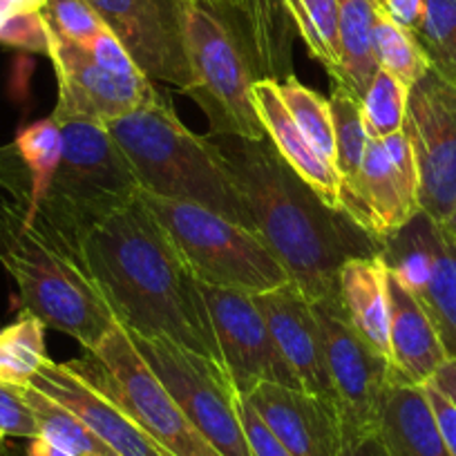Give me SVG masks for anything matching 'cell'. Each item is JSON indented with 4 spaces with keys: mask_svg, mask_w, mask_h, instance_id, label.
Returning <instances> with one entry per match:
<instances>
[{
    "mask_svg": "<svg viewBox=\"0 0 456 456\" xmlns=\"http://www.w3.org/2000/svg\"><path fill=\"white\" fill-rule=\"evenodd\" d=\"M238 411L253 456H293L291 452L280 443V438L266 428V423L260 419L256 407H253L251 403H248V398L242 396V394H240Z\"/></svg>",
    "mask_w": 456,
    "mask_h": 456,
    "instance_id": "obj_38",
    "label": "cell"
},
{
    "mask_svg": "<svg viewBox=\"0 0 456 456\" xmlns=\"http://www.w3.org/2000/svg\"><path fill=\"white\" fill-rule=\"evenodd\" d=\"M445 226H447V228H450L452 233H454V235H456V208H454V213H452V215H450V219H447V222H445Z\"/></svg>",
    "mask_w": 456,
    "mask_h": 456,
    "instance_id": "obj_45",
    "label": "cell"
},
{
    "mask_svg": "<svg viewBox=\"0 0 456 456\" xmlns=\"http://www.w3.org/2000/svg\"><path fill=\"white\" fill-rule=\"evenodd\" d=\"M29 385L72 411L119 456H173L110 398L81 379L68 362H54L47 358Z\"/></svg>",
    "mask_w": 456,
    "mask_h": 456,
    "instance_id": "obj_18",
    "label": "cell"
},
{
    "mask_svg": "<svg viewBox=\"0 0 456 456\" xmlns=\"http://www.w3.org/2000/svg\"><path fill=\"white\" fill-rule=\"evenodd\" d=\"M200 287L217 338L224 370L233 380L235 389L242 396H248L262 383L300 389L271 336L256 296L201 282Z\"/></svg>",
    "mask_w": 456,
    "mask_h": 456,
    "instance_id": "obj_13",
    "label": "cell"
},
{
    "mask_svg": "<svg viewBox=\"0 0 456 456\" xmlns=\"http://www.w3.org/2000/svg\"><path fill=\"white\" fill-rule=\"evenodd\" d=\"M387 262L383 253L349 257L338 273V300L358 336L380 356H389Z\"/></svg>",
    "mask_w": 456,
    "mask_h": 456,
    "instance_id": "obj_23",
    "label": "cell"
},
{
    "mask_svg": "<svg viewBox=\"0 0 456 456\" xmlns=\"http://www.w3.org/2000/svg\"><path fill=\"white\" fill-rule=\"evenodd\" d=\"M379 432L389 456H450L425 387L389 385Z\"/></svg>",
    "mask_w": 456,
    "mask_h": 456,
    "instance_id": "obj_24",
    "label": "cell"
},
{
    "mask_svg": "<svg viewBox=\"0 0 456 456\" xmlns=\"http://www.w3.org/2000/svg\"><path fill=\"white\" fill-rule=\"evenodd\" d=\"M278 86L289 112H291L296 124L302 128L305 137L318 151V155L336 168V137H333V119L329 99H324L318 92L300 83L296 74L278 81Z\"/></svg>",
    "mask_w": 456,
    "mask_h": 456,
    "instance_id": "obj_32",
    "label": "cell"
},
{
    "mask_svg": "<svg viewBox=\"0 0 456 456\" xmlns=\"http://www.w3.org/2000/svg\"><path fill=\"white\" fill-rule=\"evenodd\" d=\"M429 383L436 385V387L456 405V358H447Z\"/></svg>",
    "mask_w": 456,
    "mask_h": 456,
    "instance_id": "obj_42",
    "label": "cell"
},
{
    "mask_svg": "<svg viewBox=\"0 0 456 456\" xmlns=\"http://www.w3.org/2000/svg\"><path fill=\"white\" fill-rule=\"evenodd\" d=\"M338 210L383 247L420 213L419 191L394 168L380 139H370L361 170L340 179Z\"/></svg>",
    "mask_w": 456,
    "mask_h": 456,
    "instance_id": "obj_16",
    "label": "cell"
},
{
    "mask_svg": "<svg viewBox=\"0 0 456 456\" xmlns=\"http://www.w3.org/2000/svg\"><path fill=\"white\" fill-rule=\"evenodd\" d=\"M380 253L432 320L447 358H456V235L419 213Z\"/></svg>",
    "mask_w": 456,
    "mask_h": 456,
    "instance_id": "obj_12",
    "label": "cell"
},
{
    "mask_svg": "<svg viewBox=\"0 0 456 456\" xmlns=\"http://www.w3.org/2000/svg\"><path fill=\"white\" fill-rule=\"evenodd\" d=\"M52 117L63 133V159L41 204L25 215L83 244L96 224L137 200L142 188L133 166L105 126L74 117Z\"/></svg>",
    "mask_w": 456,
    "mask_h": 456,
    "instance_id": "obj_5",
    "label": "cell"
},
{
    "mask_svg": "<svg viewBox=\"0 0 456 456\" xmlns=\"http://www.w3.org/2000/svg\"><path fill=\"white\" fill-rule=\"evenodd\" d=\"M389 16L410 32H416L425 16V0H380Z\"/></svg>",
    "mask_w": 456,
    "mask_h": 456,
    "instance_id": "obj_40",
    "label": "cell"
},
{
    "mask_svg": "<svg viewBox=\"0 0 456 456\" xmlns=\"http://www.w3.org/2000/svg\"><path fill=\"white\" fill-rule=\"evenodd\" d=\"M329 105H331L333 137H336V170L340 179L354 177L361 170L370 146L361 96L354 94L347 86L331 81Z\"/></svg>",
    "mask_w": 456,
    "mask_h": 456,
    "instance_id": "obj_31",
    "label": "cell"
},
{
    "mask_svg": "<svg viewBox=\"0 0 456 456\" xmlns=\"http://www.w3.org/2000/svg\"><path fill=\"white\" fill-rule=\"evenodd\" d=\"M340 456H389L387 447H385L380 432H365L356 434V436L342 438Z\"/></svg>",
    "mask_w": 456,
    "mask_h": 456,
    "instance_id": "obj_41",
    "label": "cell"
},
{
    "mask_svg": "<svg viewBox=\"0 0 456 456\" xmlns=\"http://www.w3.org/2000/svg\"><path fill=\"white\" fill-rule=\"evenodd\" d=\"M0 265L19 289L25 314L94 349L117 324L81 244L14 200H0Z\"/></svg>",
    "mask_w": 456,
    "mask_h": 456,
    "instance_id": "obj_3",
    "label": "cell"
},
{
    "mask_svg": "<svg viewBox=\"0 0 456 456\" xmlns=\"http://www.w3.org/2000/svg\"><path fill=\"white\" fill-rule=\"evenodd\" d=\"M0 432L16 438L38 436L37 419L25 403L20 387L14 385L0 383Z\"/></svg>",
    "mask_w": 456,
    "mask_h": 456,
    "instance_id": "obj_37",
    "label": "cell"
},
{
    "mask_svg": "<svg viewBox=\"0 0 456 456\" xmlns=\"http://www.w3.org/2000/svg\"><path fill=\"white\" fill-rule=\"evenodd\" d=\"M45 324L23 314L14 324L0 329V383L23 387L47 361Z\"/></svg>",
    "mask_w": 456,
    "mask_h": 456,
    "instance_id": "obj_29",
    "label": "cell"
},
{
    "mask_svg": "<svg viewBox=\"0 0 456 456\" xmlns=\"http://www.w3.org/2000/svg\"><path fill=\"white\" fill-rule=\"evenodd\" d=\"M256 302L297 387L336 407L314 302L296 282L257 293Z\"/></svg>",
    "mask_w": 456,
    "mask_h": 456,
    "instance_id": "obj_17",
    "label": "cell"
},
{
    "mask_svg": "<svg viewBox=\"0 0 456 456\" xmlns=\"http://www.w3.org/2000/svg\"><path fill=\"white\" fill-rule=\"evenodd\" d=\"M371 50H374L379 69H385L392 77H396L410 90L414 83H419L429 72V61L416 34L398 25L385 12L383 3L376 10L374 29H371Z\"/></svg>",
    "mask_w": 456,
    "mask_h": 456,
    "instance_id": "obj_28",
    "label": "cell"
},
{
    "mask_svg": "<svg viewBox=\"0 0 456 456\" xmlns=\"http://www.w3.org/2000/svg\"><path fill=\"white\" fill-rule=\"evenodd\" d=\"M0 43L16 50L50 52V25L43 12H25V14H10L5 23L0 25Z\"/></svg>",
    "mask_w": 456,
    "mask_h": 456,
    "instance_id": "obj_36",
    "label": "cell"
},
{
    "mask_svg": "<svg viewBox=\"0 0 456 456\" xmlns=\"http://www.w3.org/2000/svg\"><path fill=\"white\" fill-rule=\"evenodd\" d=\"M0 450H5V434L0 432Z\"/></svg>",
    "mask_w": 456,
    "mask_h": 456,
    "instance_id": "obj_47",
    "label": "cell"
},
{
    "mask_svg": "<svg viewBox=\"0 0 456 456\" xmlns=\"http://www.w3.org/2000/svg\"><path fill=\"white\" fill-rule=\"evenodd\" d=\"M289 14L297 37L309 47V54L322 63L329 77L340 74V29L336 0H287Z\"/></svg>",
    "mask_w": 456,
    "mask_h": 456,
    "instance_id": "obj_30",
    "label": "cell"
},
{
    "mask_svg": "<svg viewBox=\"0 0 456 456\" xmlns=\"http://www.w3.org/2000/svg\"><path fill=\"white\" fill-rule=\"evenodd\" d=\"M14 151L23 164L29 179L28 201L23 204L25 213H34L41 200L45 197L61 159H63V133L54 117H45L34 121L28 128L20 130L14 139Z\"/></svg>",
    "mask_w": 456,
    "mask_h": 456,
    "instance_id": "obj_26",
    "label": "cell"
},
{
    "mask_svg": "<svg viewBox=\"0 0 456 456\" xmlns=\"http://www.w3.org/2000/svg\"><path fill=\"white\" fill-rule=\"evenodd\" d=\"M25 403L32 410L38 425V436L47 438L68 456H119L108 443L101 441L86 423L77 419L69 410L52 401L32 385H23Z\"/></svg>",
    "mask_w": 456,
    "mask_h": 456,
    "instance_id": "obj_27",
    "label": "cell"
},
{
    "mask_svg": "<svg viewBox=\"0 0 456 456\" xmlns=\"http://www.w3.org/2000/svg\"><path fill=\"white\" fill-rule=\"evenodd\" d=\"M47 59L54 65L59 81V101L52 112L56 117H74L108 126L161 96L152 78L143 72L134 77L110 72L96 63L87 47L65 41L52 28Z\"/></svg>",
    "mask_w": 456,
    "mask_h": 456,
    "instance_id": "obj_14",
    "label": "cell"
},
{
    "mask_svg": "<svg viewBox=\"0 0 456 456\" xmlns=\"http://www.w3.org/2000/svg\"><path fill=\"white\" fill-rule=\"evenodd\" d=\"M338 29H340V74L333 83L347 86L354 94L362 96L379 63L371 50V29L380 0H336Z\"/></svg>",
    "mask_w": 456,
    "mask_h": 456,
    "instance_id": "obj_25",
    "label": "cell"
},
{
    "mask_svg": "<svg viewBox=\"0 0 456 456\" xmlns=\"http://www.w3.org/2000/svg\"><path fill=\"white\" fill-rule=\"evenodd\" d=\"M130 338L192 428L219 454L253 456L240 420V392L222 365L168 338H146L139 333H130Z\"/></svg>",
    "mask_w": 456,
    "mask_h": 456,
    "instance_id": "obj_9",
    "label": "cell"
},
{
    "mask_svg": "<svg viewBox=\"0 0 456 456\" xmlns=\"http://www.w3.org/2000/svg\"><path fill=\"white\" fill-rule=\"evenodd\" d=\"M152 81L191 90L182 25V0H87Z\"/></svg>",
    "mask_w": 456,
    "mask_h": 456,
    "instance_id": "obj_15",
    "label": "cell"
},
{
    "mask_svg": "<svg viewBox=\"0 0 456 456\" xmlns=\"http://www.w3.org/2000/svg\"><path fill=\"white\" fill-rule=\"evenodd\" d=\"M182 25L192 77L188 96L208 117L210 134L265 139L251 96L257 77L226 19L206 0H182Z\"/></svg>",
    "mask_w": 456,
    "mask_h": 456,
    "instance_id": "obj_8",
    "label": "cell"
},
{
    "mask_svg": "<svg viewBox=\"0 0 456 456\" xmlns=\"http://www.w3.org/2000/svg\"><path fill=\"white\" fill-rule=\"evenodd\" d=\"M43 16L61 38L90 47L103 32H108L87 0H47Z\"/></svg>",
    "mask_w": 456,
    "mask_h": 456,
    "instance_id": "obj_35",
    "label": "cell"
},
{
    "mask_svg": "<svg viewBox=\"0 0 456 456\" xmlns=\"http://www.w3.org/2000/svg\"><path fill=\"white\" fill-rule=\"evenodd\" d=\"M215 10L238 37L257 78L291 77L297 29L287 0H217Z\"/></svg>",
    "mask_w": 456,
    "mask_h": 456,
    "instance_id": "obj_20",
    "label": "cell"
},
{
    "mask_svg": "<svg viewBox=\"0 0 456 456\" xmlns=\"http://www.w3.org/2000/svg\"><path fill=\"white\" fill-rule=\"evenodd\" d=\"M206 3H210L213 7H217V0H206Z\"/></svg>",
    "mask_w": 456,
    "mask_h": 456,
    "instance_id": "obj_48",
    "label": "cell"
},
{
    "mask_svg": "<svg viewBox=\"0 0 456 456\" xmlns=\"http://www.w3.org/2000/svg\"><path fill=\"white\" fill-rule=\"evenodd\" d=\"M81 247L121 327L168 338L224 367L200 282L142 197L96 224Z\"/></svg>",
    "mask_w": 456,
    "mask_h": 456,
    "instance_id": "obj_1",
    "label": "cell"
},
{
    "mask_svg": "<svg viewBox=\"0 0 456 456\" xmlns=\"http://www.w3.org/2000/svg\"><path fill=\"white\" fill-rule=\"evenodd\" d=\"M247 398L293 456H340L342 425L331 403L278 383H262Z\"/></svg>",
    "mask_w": 456,
    "mask_h": 456,
    "instance_id": "obj_19",
    "label": "cell"
},
{
    "mask_svg": "<svg viewBox=\"0 0 456 456\" xmlns=\"http://www.w3.org/2000/svg\"><path fill=\"white\" fill-rule=\"evenodd\" d=\"M208 137L247 200L256 233L311 302L338 296V273L349 257L383 251L347 215L324 204L266 137Z\"/></svg>",
    "mask_w": 456,
    "mask_h": 456,
    "instance_id": "obj_2",
    "label": "cell"
},
{
    "mask_svg": "<svg viewBox=\"0 0 456 456\" xmlns=\"http://www.w3.org/2000/svg\"><path fill=\"white\" fill-rule=\"evenodd\" d=\"M105 128L124 151L143 192L192 201L256 231L219 148L210 137L192 133L164 96Z\"/></svg>",
    "mask_w": 456,
    "mask_h": 456,
    "instance_id": "obj_4",
    "label": "cell"
},
{
    "mask_svg": "<svg viewBox=\"0 0 456 456\" xmlns=\"http://www.w3.org/2000/svg\"><path fill=\"white\" fill-rule=\"evenodd\" d=\"M423 387L425 394H428L429 405H432L434 419H436L438 429H441V436L445 441L447 452H450V456H456V405L436 385L428 383Z\"/></svg>",
    "mask_w": 456,
    "mask_h": 456,
    "instance_id": "obj_39",
    "label": "cell"
},
{
    "mask_svg": "<svg viewBox=\"0 0 456 456\" xmlns=\"http://www.w3.org/2000/svg\"><path fill=\"white\" fill-rule=\"evenodd\" d=\"M0 456H10V454H5V450H0Z\"/></svg>",
    "mask_w": 456,
    "mask_h": 456,
    "instance_id": "obj_49",
    "label": "cell"
},
{
    "mask_svg": "<svg viewBox=\"0 0 456 456\" xmlns=\"http://www.w3.org/2000/svg\"><path fill=\"white\" fill-rule=\"evenodd\" d=\"M405 134L420 177V213L445 224L456 208V83L429 72L407 99Z\"/></svg>",
    "mask_w": 456,
    "mask_h": 456,
    "instance_id": "obj_11",
    "label": "cell"
},
{
    "mask_svg": "<svg viewBox=\"0 0 456 456\" xmlns=\"http://www.w3.org/2000/svg\"><path fill=\"white\" fill-rule=\"evenodd\" d=\"M314 309L340 416L342 438L376 432L385 394L392 385L387 358L358 336L342 311L338 296L314 302Z\"/></svg>",
    "mask_w": 456,
    "mask_h": 456,
    "instance_id": "obj_10",
    "label": "cell"
},
{
    "mask_svg": "<svg viewBox=\"0 0 456 456\" xmlns=\"http://www.w3.org/2000/svg\"><path fill=\"white\" fill-rule=\"evenodd\" d=\"M10 14H25V12H43L47 0H3Z\"/></svg>",
    "mask_w": 456,
    "mask_h": 456,
    "instance_id": "obj_44",
    "label": "cell"
},
{
    "mask_svg": "<svg viewBox=\"0 0 456 456\" xmlns=\"http://www.w3.org/2000/svg\"><path fill=\"white\" fill-rule=\"evenodd\" d=\"M197 282L257 293L291 282L256 231L200 204L139 192Z\"/></svg>",
    "mask_w": 456,
    "mask_h": 456,
    "instance_id": "obj_6",
    "label": "cell"
},
{
    "mask_svg": "<svg viewBox=\"0 0 456 456\" xmlns=\"http://www.w3.org/2000/svg\"><path fill=\"white\" fill-rule=\"evenodd\" d=\"M414 34L429 68L456 83V0H425V16Z\"/></svg>",
    "mask_w": 456,
    "mask_h": 456,
    "instance_id": "obj_33",
    "label": "cell"
},
{
    "mask_svg": "<svg viewBox=\"0 0 456 456\" xmlns=\"http://www.w3.org/2000/svg\"><path fill=\"white\" fill-rule=\"evenodd\" d=\"M28 456H68L61 447H56L54 443H50L43 436L29 438L28 445Z\"/></svg>",
    "mask_w": 456,
    "mask_h": 456,
    "instance_id": "obj_43",
    "label": "cell"
},
{
    "mask_svg": "<svg viewBox=\"0 0 456 456\" xmlns=\"http://www.w3.org/2000/svg\"><path fill=\"white\" fill-rule=\"evenodd\" d=\"M10 16V12H7V7L3 5V0H0V25L5 23V19Z\"/></svg>",
    "mask_w": 456,
    "mask_h": 456,
    "instance_id": "obj_46",
    "label": "cell"
},
{
    "mask_svg": "<svg viewBox=\"0 0 456 456\" xmlns=\"http://www.w3.org/2000/svg\"><path fill=\"white\" fill-rule=\"evenodd\" d=\"M251 96L266 139L273 143L278 155L322 197L324 204L338 210L340 175L327 159L318 155V151L305 137L280 94L278 81L257 78L251 87Z\"/></svg>",
    "mask_w": 456,
    "mask_h": 456,
    "instance_id": "obj_22",
    "label": "cell"
},
{
    "mask_svg": "<svg viewBox=\"0 0 456 456\" xmlns=\"http://www.w3.org/2000/svg\"><path fill=\"white\" fill-rule=\"evenodd\" d=\"M389 374L396 385L423 387L436 376L447 354L414 293L389 271Z\"/></svg>",
    "mask_w": 456,
    "mask_h": 456,
    "instance_id": "obj_21",
    "label": "cell"
},
{
    "mask_svg": "<svg viewBox=\"0 0 456 456\" xmlns=\"http://www.w3.org/2000/svg\"><path fill=\"white\" fill-rule=\"evenodd\" d=\"M407 99H410V87L403 86L396 77L385 69L376 72L367 92L361 96L362 119H365L370 139H385L403 130Z\"/></svg>",
    "mask_w": 456,
    "mask_h": 456,
    "instance_id": "obj_34",
    "label": "cell"
},
{
    "mask_svg": "<svg viewBox=\"0 0 456 456\" xmlns=\"http://www.w3.org/2000/svg\"><path fill=\"white\" fill-rule=\"evenodd\" d=\"M68 365L168 454L222 456L192 428L119 322L105 333L94 349H87L83 358L68 361Z\"/></svg>",
    "mask_w": 456,
    "mask_h": 456,
    "instance_id": "obj_7",
    "label": "cell"
}]
</instances>
